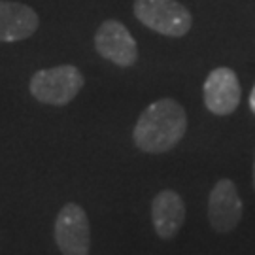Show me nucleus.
Wrapping results in <instances>:
<instances>
[{
  "label": "nucleus",
  "mask_w": 255,
  "mask_h": 255,
  "mask_svg": "<svg viewBox=\"0 0 255 255\" xmlns=\"http://www.w3.org/2000/svg\"><path fill=\"white\" fill-rule=\"evenodd\" d=\"M185 130V108L174 99H161L140 114L132 130V142L144 153H166L182 142Z\"/></svg>",
  "instance_id": "obj_1"
},
{
  "label": "nucleus",
  "mask_w": 255,
  "mask_h": 255,
  "mask_svg": "<svg viewBox=\"0 0 255 255\" xmlns=\"http://www.w3.org/2000/svg\"><path fill=\"white\" fill-rule=\"evenodd\" d=\"M85 78L74 64H59L53 68H44L30 78V95L47 106H66L82 91Z\"/></svg>",
  "instance_id": "obj_2"
},
{
  "label": "nucleus",
  "mask_w": 255,
  "mask_h": 255,
  "mask_svg": "<svg viewBox=\"0 0 255 255\" xmlns=\"http://www.w3.org/2000/svg\"><path fill=\"white\" fill-rule=\"evenodd\" d=\"M134 15L147 28L170 38L185 36L193 25L191 11L178 0H134Z\"/></svg>",
  "instance_id": "obj_3"
},
{
  "label": "nucleus",
  "mask_w": 255,
  "mask_h": 255,
  "mask_svg": "<svg viewBox=\"0 0 255 255\" xmlns=\"http://www.w3.org/2000/svg\"><path fill=\"white\" fill-rule=\"evenodd\" d=\"M55 242L63 255H89L91 252V225L85 210L68 202L55 219Z\"/></svg>",
  "instance_id": "obj_4"
},
{
  "label": "nucleus",
  "mask_w": 255,
  "mask_h": 255,
  "mask_svg": "<svg viewBox=\"0 0 255 255\" xmlns=\"http://www.w3.org/2000/svg\"><path fill=\"white\" fill-rule=\"evenodd\" d=\"M95 49L116 66L128 68L138 61V44L118 19H106L95 32Z\"/></svg>",
  "instance_id": "obj_5"
},
{
  "label": "nucleus",
  "mask_w": 255,
  "mask_h": 255,
  "mask_svg": "<svg viewBox=\"0 0 255 255\" xmlns=\"http://www.w3.org/2000/svg\"><path fill=\"white\" fill-rule=\"evenodd\" d=\"M242 214L244 206L237 185L227 178L219 180L208 197V221L212 229L218 233H231L240 223Z\"/></svg>",
  "instance_id": "obj_6"
},
{
  "label": "nucleus",
  "mask_w": 255,
  "mask_h": 255,
  "mask_svg": "<svg viewBox=\"0 0 255 255\" xmlns=\"http://www.w3.org/2000/svg\"><path fill=\"white\" fill-rule=\"evenodd\" d=\"M202 97L206 108L216 116H229L238 108L242 99V89L235 70L219 66L212 70L202 87Z\"/></svg>",
  "instance_id": "obj_7"
},
{
  "label": "nucleus",
  "mask_w": 255,
  "mask_h": 255,
  "mask_svg": "<svg viewBox=\"0 0 255 255\" xmlns=\"http://www.w3.org/2000/svg\"><path fill=\"white\" fill-rule=\"evenodd\" d=\"M40 27L34 9L15 0H0V42H21L30 38Z\"/></svg>",
  "instance_id": "obj_8"
},
{
  "label": "nucleus",
  "mask_w": 255,
  "mask_h": 255,
  "mask_svg": "<svg viewBox=\"0 0 255 255\" xmlns=\"http://www.w3.org/2000/svg\"><path fill=\"white\" fill-rule=\"evenodd\" d=\"M151 221L157 237L172 240L185 223V202L172 189L157 193L151 201Z\"/></svg>",
  "instance_id": "obj_9"
},
{
  "label": "nucleus",
  "mask_w": 255,
  "mask_h": 255,
  "mask_svg": "<svg viewBox=\"0 0 255 255\" xmlns=\"http://www.w3.org/2000/svg\"><path fill=\"white\" fill-rule=\"evenodd\" d=\"M250 108H252V112L255 114V85H254V89H252V95H250Z\"/></svg>",
  "instance_id": "obj_10"
},
{
  "label": "nucleus",
  "mask_w": 255,
  "mask_h": 255,
  "mask_svg": "<svg viewBox=\"0 0 255 255\" xmlns=\"http://www.w3.org/2000/svg\"><path fill=\"white\" fill-rule=\"evenodd\" d=\"M254 189H255V159H254Z\"/></svg>",
  "instance_id": "obj_11"
}]
</instances>
